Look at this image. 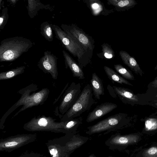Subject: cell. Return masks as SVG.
I'll list each match as a JSON object with an SVG mask.
<instances>
[{
    "label": "cell",
    "mask_w": 157,
    "mask_h": 157,
    "mask_svg": "<svg viewBox=\"0 0 157 157\" xmlns=\"http://www.w3.org/2000/svg\"><path fill=\"white\" fill-rule=\"evenodd\" d=\"M35 86V84H32L18 92L21 94L20 98L5 113V117H7L14 110L21 105H23L22 107L13 117L27 109L38 105H42L44 103L48 97L50 92L49 90L46 88H43L40 91L31 94V92L35 91L38 89L37 86Z\"/></svg>",
    "instance_id": "1"
},
{
    "label": "cell",
    "mask_w": 157,
    "mask_h": 157,
    "mask_svg": "<svg viewBox=\"0 0 157 157\" xmlns=\"http://www.w3.org/2000/svg\"><path fill=\"white\" fill-rule=\"evenodd\" d=\"M29 39L22 36H15L2 40L0 44V62H11L27 52L33 46Z\"/></svg>",
    "instance_id": "2"
},
{
    "label": "cell",
    "mask_w": 157,
    "mask_h": 157,
    "mask_svg": "<svg viewBox=\"0 0 157 157\" xmlns=\"http://www.w3.org/2000/svg\"><path fill=\"white\" fill-rule=\"evenodd\" d=\"M56 37L65 48L77 58L78 64L82 69L90 62L92 54L89 52L76 39L66 34L59 27L52 24Z\"/></svg>",
    "instance_id": "3"
},
{
    "label": "cell",
    "mask_w": 157,
    "mask_h": 157,
    "mask_svg": "<svg viewBox=\"0 0 157 157\" xmlns=\"http://www.w3.org/2000/svg\"><path fill=\"white\" fill-rule=\"evenodd\" d=\"M94 102L91 86L88 84L84 87L74 105L63 116L61 121H69L79 116L89 110Z\"/></svg>",
    "instance_id": "4"
},
{
    "label": "cell",
    "mask_w": 157,
    "mask_h": 157,
    "mask_svg": "<svg viewBox=\"0 0 157 157\" xmlns=\"http://www.w3.org/2000/svg\"><path fill=\"white\" fill-rule=\"evenodd\" d=\"M61 29L68 35L77 40L89 52L92 54L94 47V41L92 37L86 34L76 25L62 24Z\"/></svg>",
    "instance_id": "5"
},
{
    "label": "cell",
    "mask_w": 157,
    "mask_h": 157,
    "mask_svg": "<svg viewBox=\"0 0 157 157\" xmlns=\"http://www.w3.org/2000/svg\"><path fill=\"white\" fill-rule=\"evenodd\" d=\"M125 114L119 113L110 116L95 124L88 127V132L90 134L98 133L120 126L125 120Z\"/></svg>",
    "instance_id": "6"
},
{
    "label": "cell",
    "mask_w": 157,
    "mask_h": 157,
    "mask_svg": "<svg viewBox=\"0 0 157 157\" xmlns=\"http://www.w3.org/2000/svg\"><path fill=\"white\" fill-rule=\"evenodd\" d=\"M80 83L72 82L66 90L58 107L59 111L64 115L74 105L81 92Z\"/></svg>",
    "instance_id": "7"
},
{
    "label": "cell",
    "mask_w": 157,
    "mask_h": 157,
    "mask_svg": "<svg viewBox=\"0 0 157 157\" xmlns=\"http://www.w3.org/2000/svg\"><path fill=\"white\" fill-rule=\"evenodd\" d=\"M37 66L44 73H50L53 79H57V58L51 52L47 51L44 52L43 56L39 61Z\"/></svg>",
    "instance_id": "8"
},
{
    "label": "cell",
    "mask_w": 157,
    "mask_h": 157,
    "mask_svg": "<svg viewBox=\"0 0 157 157\" xmlns=\"http://www.w3.org/2000/svg\"><path fill=\"white\" fill-rule=\"evenodd\" d=\"M117 105L112 102H105L97 106L87 116L86 121L90 122L100 118L116 108Z\"/></svg>",
    "instance_id": "9"
},
{
    "label": "cell",
    "mask_w": 157,
    "mask_h": 157,
    "mask_svg": "<svg viewBox=\"0 0 157 157\" xmlns=\"http://www.w3.org/2000/svg\"><path fill=\"white\" fill-rule=\"evenodd\" d=\"M56 119L44 115L36 117L33 118L27 124L26 126L30 128L38 127L40 128H45L48 127H59L62 128V122H55Z\"/></svg>",
    "instance_id": "10"
},
{
    "label": "cell",
    "mask_w": 157,
    "mask_h": 157,
    "mask_svg": "<svg viewBox=\"0 0 157 157\" xmlns=\"http://www.w3.org/2000/svg\"><path fill=\"white\" fill-rule=\"evenodd\" d=\"M83 1L94 16H107L114 12L113 9H107L104 4L99 0H85Z\"/></svg>",
    "instance_id": "11"
},
{
    "label": "cell",
    "mask_w": 157,
    "mask_h": 157,
    "mask_svg": "<svg viewBox=\"0 0 157 157\" xmlns=\"http://www.w3.org/2000/svg\"><path fill=\"white\" fill-rule=\"evenodd\" d=\"M63 53L64 59L66 67H68L71 71L73 76L79 79H83L85 77L82 69L76 62L64 50L63 51Z\"/></svg>",
    "instance_id": "12"
},
{
    "label": "cell",
    "mask_w": 157,
    "mask_h": 157,
    "mask_svg": "<svg viewBox=\"0 0 157 157\" xmlns=\"http://www.w3.org/2000/svg\"><path fill=\"white\" fill-rule=\"evenodd\" d=\"M120 56L124 63L128 66L136 74L142 76L144 73L135 59L131 56L126 52L121 50L120 51Z\"/></svg>",
    "instance_id": "13"
},
{
    "label": "cell",
    "mask_w": 157,
    "mask_h": 157,
    "mask_svg": "<svg viewBox=\"0 0 157 157\" xmlns=\"http://www.w3.org/2000/svg\"><path fill=\"white\" fill-rule=\"evenodd\" d=\"M113 87L117 96L122 102L126 103L138 101L137 96L129 89L115 86Z\"/></svg>",
    "instance_id": "14"
},
{
    "label": "cell",
    "mask_w": 157,
    "mask_h": 157,
    "mask_svg": "<svg viewBox=\"0 0 157 157\" xmlns=\"http://www.w3.org/2000/svg\"><path fill=\"white\" fill-rule=\"evenodd\" d=\"M90 82V86L95 98L100 100L101 96L104 94V89L101 79L95 72H94L92 74Z\"/></svg>",
    "instance_id": "15"
},
{
    "label": "cell",
    "mask_w": 157,
    "mask_h": 157,
    "mask_svg": "<svg viewBox=\"0 0 157 157\" xmlns=\"http://www.w3.org/2000/svg\"><path fill=\"white\" fill-rule=\"evenodd\" d=\"M107 4L114 7L118 12L124 11L133 8L137 3L135 0H108Z\"/></svg>",
    "instance_id": "16"
},
{
    "label": "cell",
    "mask_w": 157,
    "mask_h": 157,
    "mask_svg": "<svg viewBox=\"0 0 157 157\" xmlns=\"http://www.w3.org/2000/svg\"><path fill=\"white\" fill-rule=\"evenodd\" d=\"M139 136L136 135H129L124 136H117L113 138L110 143L115 145H126L137 142Z\"/></svg>",
    "instance_id": "17"
},
{
    "label": "cell",
    "mask_w": 157,
    "mask_h": 157,
    "mask_svg": "<svg viewBox=\"0 0 157 157\" xmlns=\"http://www.w3.org/2000/svg\"><path fill=\"white\" fill-rule=\"evenodd\" d=\"M103 68L108 78L112 81L113 83L116 82L121 84H124L133 86L131 83L112 69L106 66H104Z\"/></svg>",
    "instance_id": "18"
},
{
    "label": "cell",
    "mask_w": 157,
    "mask_h": 157,
    "mask_svg": "<svg viewBox=\"0 0 157 157\" xmlns=\"http://www.w3.org/2000/svg\"><path fill=\"white\" fill-rule=\"evenodd\" d=\"M46 7L41 3L39 0H28V14L31 18H33L37 14V12L40 9Z\"/></svg>",
    "instance_id": "19"
},
{
    "label": "cell",
    "mask_w": 157,
    "mask_h": 157,
    "mask_svg": "<svg viewBox=\"0 0 157 157\" xmlns=\"http://www.w3.org/2000/svg\"><path fill=\"white\" fill-rule=\"evenodd\" d=\"M25 66L17 67L15 68L10 70L0 73V80L9 79L22 74L25 71Z\"/></svg>",
    "instance_id": "20"
},
{
    "label": "cell",
    "mask_w": 157,
    "mask_h": 157,
    "mask_svg": "<svg viewBox=\"0 0 157 157\" xmlns=\"http://www.w3.org/2000/svg\"><path fill=\"white\" fill-rule=\"evenodd\" d=\"M40 33L46 40L52 41L53 39L52 29L51 24L48 21L43 22L40 25Z\"/></svg>",
    "instance_id": "21"
},
{
    "label": "cell",
    "mask_w": 157,
    "mask_h": 157,
    "mask_svg": "<svg viewBox=\"0 0 157 157\" xmlns=\"http://www.w3.org/2000/svg\"><path fill=\"white\" fill-rule=\"evenodd\" d=\"M114 67L116 71L125 79L134 80L135 79L133 75L128 70L120 64L114 65Z\"/></svg>",
    "instance_id": "22"
},
{
    "label": "cell",
    "mask_w": 157,
    "mask_h": 157,
    "mask_svg": "<svg viewBox=\"0 0 157 157\" xmlns=\"http://www.w3.org/2000/svg\"><path fill=\"white\" fill-rule=\"evenodd\" d=\"M102 55L104 59H110L115 56V53L110 45L107 44H103L101 45Z\"/></svg>",
    "instance_id": "23"
},
{
    "label": "cell",
    "mask_w": 157,
    "mask_h": 157,
    "mask_svg": "<svg viewBox=\"0 0 157 157\" xmlns=\"http://www.w3.org/2000/svg\"><path fill=\"white\" fill-rule=\"evenodd\" d=\"M145 129L147 131H151L157 129V119L150 118L147 119L145 122Z\"/></svg>",
    "instance_id": "24"
},
{
    "label": "cell",
    "mask_w": 157,
    "mask_h": 157,
    "mask_svg": "<svg viewBox=\"0 0 157 157\" xmlns=\"http://www.w3.org/2000/svg\"><path fill=\"white\" fill-rule=\"evenodd\" d=\"M9 18L8 9L7 7L2 10L0 17V30H2L7 22Z\"/></svg>",
    "instance_id": "25"
},
{
    "label": "cell",
    "mask_w": 157,
    "mask_h": 157,
    "mask_svg": "<svg viewBox=\"0 0 157 157\" xmlns=\"http://www.w3.org/2000/svg\"><path fill=\"white\" fill-rule=\"evenodd\" d=\"M143 157H157V147H152L144 150Z\"/></svg>",
    "instance_id": "26"
},
{
    "label": "cell",
    "mask_w": 157,
    "mask_h": 157,
    "mask_svg": "<svg viewBox=\"0 0 157 157\" xmlns=\"http://www.w3.org/2000/svg\"><path fill=\"white\" fill-rule=\"evenodd\" d=\"M20 143L19 141L13 140L8 142L5 144V146L6 147H11L15 146Z\"/></svg>",
    "instance_id": "27"
},
{
    "label": "cell",
    "mask_w": 157,
    "mask_h": 157,
    "mask_svg": "<svg viewBox=\"0 0 157 157\" xmlns=\"http://www.w3.org/2000/svg\"><path fill=\"white\" fill-rule=\"evenodd\" d=\"M107 88L110 95L113 98H116L117 96L113 87H112L110 85H108Z\"/></svg>",
    "instance_id": "28"
},
{
    "label": "cell",
    "mask_w": 157,
    "mask_h": 157,
    "mask_svg": "<svg viewBox=\"0 0 157 157\" xmlns=\"http://www.w3.org/2000/svg\"><path fill=\"white\" fill-rule=\"evenodd\" d=\"M50 153L53 157H58V152L57 149L52 148L50 150Z\"/></svg>",
    "instance_id": "29"
},
{
    "label": "cell",
    "mask_w": 157,
    "mask_h": 157,
    "mask_svg": "<svg viewBox=\"0 0 157 157\" xmlns=\"http://www.w3.org/2000/svg\"><path fill=\"white\" fill-rule=\"evenodd\" d=\"M152 86L154 88H157V76L152 82Z\"/></svg>",
    "instance_id": "30"
},
{
    "label": "cell",
    "mask_w": 157,
    "mask_h": 157,
    "mask_svg": "<svg viewBox=\"0 0 157 157\" xmlns=\"http://www.w3.org/2000/svg\"><path fill=\"white\" fill-rule=\"evenodd\" d=\"M8 1L10 2L11 3L13 4L14 5L15 4H16V3L18 1V0H9Z\"/></svg>",
    "instance_id": "31"
},
{
    "label": "cell",
    "mask_w": 157,
    "mask_h": 157,
    "mask_svg": "<svg viewBox=\"0 0 157 157\" xmlns=\"http://www.w3.org/2000/svg\"><path fill=\"white\" fill-rule=\"evenodd\" d=\"M154 70H157V64L156 65V66H155V67Z\"/></svg>",
    "instance_id": "32"
},
{
    "label": "cell",
    "mask_w": 157,
    "mask_h": 157,
    "mask_svg": "<svg viewBox=\"0 0 157 157\" xmlns=\"http://www.w3.org/2000/svg\"><path fill=\"white\" fill-rule=\"evenodd\" d=\"M89 157H94V156L93 155H91L89 156Z\"/></svg>",
    "instance_id": "33"
},
{
    "label": "cell",
    "mask_w": 157,
    "mask_h": 157,
    "mask_svg": "<svg viewBox=\"0 0 157 157\" xmlns=\"http://www.w3.org/2000/svg\"><path fill=\"white\" fill-rule=\"evenodd\" d=\"M155 105L157 106V103H155Z\"/></svg>",
    "instance_id": "34"
},
{
    "label": "cell",
    "mask_w": 157,
    "mask_h": 157,
    "mask_svg": "<svg viewBox=\"0 0 157 157\" xmlns=\"http://www.w3.org/2000/svg\"><path fill=\"white\" fill-rule=\"evenodd\" d=\"M155 97H157V95H156L155 96Z\"/></svg>",
    "instance_id": "35"
}]
</instances>
